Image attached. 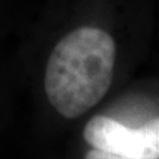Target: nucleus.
Listing matches in <instances>:
<instances>
[{"instance_id": "obj_1", "label": "nucleus", "mask_w": 159, "mask_h": 159, "mask_svg": "<svg viewBox=\"0 0 159 159\" xmlns=\"http://www.w3.org/2000/svg\"><path fill=\"white\" fill-rule=\"evenodd\" d=\"M114 63L116 43L106 31L85 26L70 32L47 61V99L63 117L78 118L106 96Z\"/></svg>"}, {"instance_id": "obj_2", "label": "nucleus", "mask_w": 159, "mask_h": 159, "mask_svg": "<svg viewBox=\"0 0 159 159\" xmlns=\"http://www.w3.org/2000/svg\"><path fill=\"white\" fill-rule=\"evenodd\" d=\"M93 148L130 159H159V117L132 129L105 116L93 117L84 129Z\"/></svg>"}, {"instance_id": "obj_3", "label": "nucleus", "mask_w": 159, "mask_h": 159, "mask_svg": "<svg viewBox=\"0 0 159 159\" xmlns=\"http://www.w3.org/2000/svg\"><path fill=\"white\" fill-rule=\"evenodd\" d=\"M85 159H130L126 157H121L118 154L108 153V152H104V151H99L93 148L91 151H89L85 156Z\"/></svg>"}]
</instances>
